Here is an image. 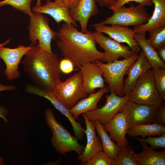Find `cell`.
Instances as JSON below:
<instances>
[{
    "instance_id": "obj_4",
    "label": "cell",
    "mask_w": 165,
    "mask_h": 165,
    "mask_svg": "<svg viewBox=\"0 0 165 165\" xmlns=\"http://www.w3.org/2000/svg\"><path fill=\"white\" fill-rule=\"evenodd\" d=\"M138 53L131 56L110 63H104L100 60L95 63L101 69L105 81L108 84L109 91L117 95L123 96L124 76L130 66L138 58Z\"/></svg>"
},
{
    "instance_id": "obj_9",
    "label": "cell",
    "mask_w": 165,
    "mask_h": 165,
    "mask_svg": "<svg viewBox=\"0 0 165 165\" xmlns=\"http://www.w3.org/2000/svg\"><path fill=\"white\" fill-rule=\"evenodd\" d=\"M130 93L122 97L117 95L113 92L105 95V104L100 108L82 113L89 120H98L102 124H105L112 119L118 113L122 111L124 106L129 100Z\"/></svg>"
},
{
    "instance_id": "obj_22",
    "label": "cell",
    "mask_w": 165,
    "mask_h": 165,
    "mask_svg": "<svg viewBox=\"0 0 165 165\" xmlns=\"http://www.w3.org/2000/svg\"><path fill=\"white\" fill-rule=\"evenodd\" d=\"M109 91L108 87L100 89L96 92L90 94L87 97L79 100L70 112L74 118L77 120L81 114L97 108V104L103 95Z\"/></svg>"
},
{
    "instance_id": "obj_42",
    "label": "cell",
    "mask_w": 165,
    "mask_h": 165,
    "mask_svg": "<svg viewBox=\"0 0 165 165\" xmlns=\"http://www.w3.org/2000/svg\"><path fill=\"white\" fill-rule=\"evenodd\" d=\"M41 5V0H37L36 6H39Z\"/></svg>"
},
{
    "instance_id": "obj_13",
    "label": "cell",
    "mask_w": 165,
    "mask_h": 165,
    "mask_svg": "<svg viewBox=\"0 0 165 165\" xmlns=\"http://www.w3.org/2000/svg\"><path fill=\"white\" fill-rule=\"evenodd\" d=\"M92 33L96 43L105 51V61L107 63L113 62L120 57L128 58L134 53L128 46L121 44L102 33Z\"/></svg>"
},
{
    "instance_id": "obj_34",
    "label": "cell",
    "mask_w": 165,
    "mask_h": 165,
    "mask_svg": "<svg viewBox=\"0 0 165 165\" xmlns=\"http://www.w3.org/2000/svg\"><path fill=\"white\" fill-rule=\"evenodd\" d=\"M59 67L61 71L65 74L72 72L74 69V64L69 59L64 57L59 62Z\"/></svg>"
},
{
    "instance_id": "obj_16",
    "label": "cell",
    "mask_w": 165,
    "mask_h": 165,
    "mask_svg": "<svg viewBox=\"0 0 165 165\" xmlns=\"http://www.w3.org/2000/svg\"><path fill=\"white\" fill-rule=\"evenodd\" d=\"M86 125L84 132L87 142L83 152L78 155L77 158L80 165L87 162L99 151L103 150V147L100 137L97 136L94 122L88 119L83 116Z\"/></svg>"
},
{
    "instance_id": "obj_28",
    "label": "cell",
    "mask_w": 165,
    "mask_h": 165,
    "mask_svg": "<svg viewBox=\"0 0 165 165\" xmlns=\"http://www.w3.org/2000/svg\"><path fill=\"white\" fill-rule=\"evenodd\" d=\"M149 37L147 40L155 50L165 46V25L149 32Z\"/></svg>"
},
{
    "instance_id": "obj_33",
    "label": "cell",
    "mask_w": 165,
    "mask_h": 165,
    "mask_svg": "<svg viewBox=\"0 0 165 165\" xmlns=\"http://www.w3.org/2000/svg\"><path fill=\"white\" fill-rule=\"evenodd\" d=\"M131 2H135L142 5L144 6L152 5V0H119L114 5L108 8L114 12L126 4Z\"/></svg>"
},
{
    "instance_id": "obj_21",
    "label": "cell",
    "mask_w": 165,
    "mask_h": 165,
    "mask_svg": "<svg viewBox=\"0 0 165 165\" xmlns=\"http://www.w3.org/2000/svg\"><path fill=\"white\" fill-rule=\"evenodd\" d=\"M154 9L152 15L145 24L134 26L135 33H146L165 25V0H152Z\"/></svg>"
},
{
    "instance_id": "obj_26",
    "label": "cell",
    "mask_w": 165,
    "mask_h": 165,
    "mask_svg": "<svg viewBox=\"0 0 165 165\" xmlns=\"http://www.w3.org/2000/svg\"><path fill=\"white\" fill-rule=\"evenodd\" d=\"M94 122L96 131L101 140L103 150L109 157L115 160L121 148L112 141L101 123L97 120Z\"/></svg>"
},
{
    "instance_id": "obj_2",
    "label": "cell",
    "mask_w": 165,
    "mask_h": 165,
    "mask_svg": "<svg viewBox=\"0 0 165 165\" xmlns=\"http://www.w3.org/2000/svg\"><path fill=\"white\" fill-rule=\"evenodd\" d=\"M59 63L56 53L43 49L38 44L33 46L22 61L25 73L34 85L52 92L61 80Z\"/></svg>"
},
{
    "instance_id": "obj_17",
    "label": "cell",
    "mask_w": 165,
    "mask_h": 165,
    "mask_svg": "<svg viewBox=\"0 0 165 165\" xmlns=\"http://www.w3.org/2000/svg\"><path fill=\"white\" fill-rule=\"evenodd\" d=\"M152 68L141 50L137 59L130 66L126 73L127 76L124 82L123 95L130 93L138 79Z\"/></svg>"
},
{
    "instance_id": "obj_24",
    "label": "cell",
    "mask_w": 165,
    "mask_h": 165,
    "mask_svg": "<svg viewBox=\"0 0 165 165\" xmlns=\"http://www.w3.org/2000/svg\"><path fill=\"white\" fill-rule=\"evenodd\" d=\"M145 35L146 33H135L134 38L141 48L152 68L159 67L165 69V62L160 59L157 50L148 42Z\"/></svg>"
},
{
    "instance_id": "obj_38",
    "label": "cell",
    "mask_w": 165,
    "mask_h": 165,
    "mask_svg": "<svg viewBox=\"0 0 165 165\" xmlns=\"http://www.w3.org/2000/svg\"><path fill=\"white\" fill-rule=\"evenodd\" d=\"M8 113L7 109L4 106L0 105V117L6 123H7L8 121V119L6 118Z\"/></svg>"
},
{
    "instance_id": "obj_19",
    "label": "cell",
    "mask_w": 165,
    "mask_h": 165,
    "mask_svg": "<svg viewBox=\"0 0 165 165\" xmlns=\"http://www.w3.org/2000/svg\"><path fill=\"white\" fill-rule=\"evenodd\" d=\"M96 3L95 0H80L75 8L69 10L72 19L75 22L79 23L81 31L83 33H86L88 31L89 19L98 13Z\"/></svg>"
},
{
    "instance_id": "obj_8",
    "label": "cell",
    "mask_w": 165,
    "mask_h": 165,
    "mask_svg": "<svg viewBox=\"0 0 165 165\" xmlns=\"http://www.w3.org/2000/svg\"><path fill=\"white\" fill-rule=\"evenodd\" d=\"M140 4H131L129 7L124 6L113 12V14L95 25L118 24L124 26H138L146 24L151 16Z\"/></svg>"
},
{
    "instance_id": "obj_3",
    "label": "cell",
    "mask_w": 165,
    "mask_h": 165,
    "mask_svg": "<svg viewBox=\"0 0 165 165\" xmlns=\"http://www.w3.org/2000/svg\"><path fill=\"white\" fill-rule=\"evenodd\" d=\"M45 116L46 122L52 133V145L57 152L64 155L74 151L79 155L83 152L84 145L80 144L78 139L71 134L57 120L52 109L50 108L46 109Z\"/></svg>"
},
{
    "instance_id": "obj_31",
    "label": "cell",
    "mask_w": 165,
    "mask_h": 165,
    "mask_svg": "<svg viewBox=\"0 0 165 165\" xmlns=\"http://www.w3.org/2000/svg\"><path fill=\"white\" fill-rule=\"evenodd\" d=\"M82 165H115V161L109 157L103 150H101Z\"/></svg>"
},
{
    "instance_id": "obj_37",
    "label": "cell",
    "mask_w": 165,
    "mask_h": 165,
    "mask_svg": "<svg viewBox=\"0 0 165 165\" xmlns=\"http://www.w3.org/2000/svg\"><path fill=\"white\" fill-rule=\"evenodd\" d=\"M101 6L111 7L114 5L119 0H95Z\"/></svg>"
},
{
    "instance_id": "obj_20",
    "label": "cell",
    "mask_w": 165,
    "mask_h": 165,
    "mask_svg": "<svg viewBox=\"0 0 165 165\" xmlns=\"http://www.w3.org/2000/svg\"><path fill=\"white\" fill-rule=\"evenodd\" d=\"M32 10L33 12L49 15L58 23L64 21L75 27L77 25L71 17L69 10L54 1H46L42 5L33 7Z\"/></svg>"
},
{
    "instance_id": "obj_29",
    "label": "cell",
    "mask_w": 165,
    "mask_h": 165,
    "mask_svg": "<svg viewBox=\"0 0 165 165\" xmlns=\"http://www.w3.org/2000/svg\"><path fill=\"white\" fill-rule=\"evenodd\" d=\"M156 89L163 100L165 99V69L154 67L151 68Z\"/></svg>"
},
{
    "instance_id": "obj_36",
    "label": "cell",
    "mask_w": 165,
    "mask_h": 165,
    "mask_svg": "<svg viewBox=\"0 0 165 165\" xmlns=\"http://www.w3.org/2000/svg\"><path fill=\"white\" fill-rule=\"evenodd\" d=\"M80 0H54L58 4L68 9L69 10L75 8Z\"/></svg>"
},
{
    "instance_id": "obj_40",
    "label": "cell",
    "mask_w": 165,
    "mask_h": 165,
    "mask_svg": "<svg viewBox=\"0 0 165 165\" xmlns=\"http://www.w3.org/2000/svg\"><path fill=\"white\" fill-rule=\"evenodd\" d=\"M156 50L160 59L165 62V46L160 48Z\"/></svg>"
},
{
    "instance_id": "obj_27",
    "label": "cell",
    "mask_w": 165,
    "mask_h": 165,
    "mask_svg": "<svg viewBox=\"0 0 165 165\" xmlns=\"http://www.w3.org/2000/svg\"><path fill=\"white\" fill-rule=\"evenodd\" d=\"M115 161V165H141L132 147L128 144L121 148Z\"/></svg>"
},
{
    "instance_id": "obj_32",
    "label": "cell",
    "mask_w": 165,
    "mask_h": 165,
    "mask_svg": "<svg viewBox=\"0 0 165 165\" xmlns=\"http://www.w3.org/2000/svg\"><path fill=\"white\" fill-rule=\"evenodd\" d=\"M138 140L143 141L149 144L151 147L156 149L158 148H165V133H163L157 137H152L150 136L146 138L134 137Z\"/></svg>"
},
{
    "instance_id": "obj_10",
    "label": "cell",
    "mask_w": 165,
    "mask_h": 165,
    "mask_svg": "<svg viewBox=\"0 0 165 165\" xmlns=\"http://www.w3.org/2000/svg\"><path fill=\"white\" fill-rule=\"evenodd\" d=\"M158 108L128 100L121 112L125 114L128 129L136 125L155 122Z\"/></svg>"
},
{
    "instance_id": "obj_30",
    "label": "cell",
    "mask_w": 165,
    "mask_h": 165,
    "mask_svg": "<svg viewBox=\"0 0 165 165\" xmlns=\"http://www.w3.org/2000/svg\"><path fill=\"white\" fill-rule=\"evenodd\" d=\"M34 0H4L0 2V7L5 5L13 8L29 16L32 13L31 5Z\"/></svg>"
},
{
    "instance_id": "obj_43",
    "label": "cell",
    "mask_w": 165,
    "mask_h": 165,
    "mask_svg": "<svg viewBox=\"0 0 165 165\" xmlns=\"http://www.w3.org/2000/svg\"><path fill=\"white\" fill-rule=\"evenodd\" d=\"M49 0H46V1H49Z\"/></svg>"
},
{
    "instance_id": "obj_35",
    "label": "cell",
    "mask_w": 165,
    "mask_h": 165,
    "mask_svg": "<svg viewBox=\"0 0 165 165\" xmlns=\"http://www.w3.org/2000/svg\"><path fill=\"white\" fill-rule=\"evenodd\" d=\"M155 122L162 125L165 124V106L163 104V105L158 107Z\"/></svg>"
},
{
    "instance_id": "obj_25",
    "label": "cell",
    "mask_w": 165,
    "mask_h": 165,
    "mask_svg": "<svg viewBox=\"0 0 165 165\" xmlns=\"http://www.w3.org/2000/svg\"><path fill=\"white\" fill-rule=\"evenodd\" d=\"M165 133L164 125L156 122L147 124H140L128 128L127 134L132 137L141 136L142 138L151 136H160Z\"/></svg>"
},
{
    "instance_id": "obj_39",
    "label": "cell",
    "mask_w": 165,
    "mask_h": 165,
    "mask_svg": "<svg viewBox=\"0 0 165 165\" xmlns=\"http://www.w3.org/2000/svg\"><path fill=\"white\" fill-rule=\"evenodd\" d=\"M17 89V87L14 85H5L0 83V92L4 91L14 90Z\"/></svg>"
},
{
    "instance_id": "obj_5",
    "label": "cell",
    "mask_w": 165,
    "mask_h": 165,
    "mask_svg": "<svg viewBox=\"0 0 165 165\" xmlns=\"http://www.w3.org/2000/svg\"><path fill=\"white\" fill-rule=\"evenodd\" d=\"M128 100L157 107L163 105L156 86L151 68L138 79L130 93Z\"/></svg>"
},
{
    "instance_id": "obj_23",
    "label": "cell",
    "mask_w": 165,
    "mask_h": 165,
    "mask_svg": "<svg viewBox=\"0 0 165 165\" xmlns=\"http://www.w3.org/2000/svg\"><path fill=\"white\" fill-rule=\"evenodd\" d=\"M143 148V151L135 153L141 165H165V151L158 152L148 146L145 142L139 140Z\"/></svg>"
},
{
    "instance_id": "obj_41",
    "label": "cell",
    "mask_w": 165,
    "mask_h": 165,
    "mask_svg": "<svg viewBox=\"0 0 165 165\" xmlns=\"http://www.w3.org/2000/svg\"><path fill=\"white\" fill-rule=\"evenodd\" d=\"M10 41V39H9L7 40L5 42H4L3 43H2L0 44V47H1V46H4L5 45H6V44H7V43H8Z\"/></svg>"
},
{
    "instance_id": "obj_1",
    "label": "cell",
    "mask_w": 165,
    "mask_h": 165,
    "mask_svg": "<svg viewBox=\"0 0 165 165\" xmlns=\"http://www.w3.org/2000/svg\"><path fill=\"white\" fill-rule=\"evenodd\" d=\"M57 32L58 48L64 57L70 60L76 67L80 68L97 60L105 61L104 53L97 49L92 32L83 33L73 24L66 23Z\"/></svg>"
},
{
    "instance_id": "obj_11",
    "label": "cell",
    "mask_w": 165,
    "mask_h": 165,
    "mask_svg": "<svg viewBox=\"0 0 165 165\" xmlns=\"http://www.w3.org/2000/svg\"><path fill=\"white\" fill-rule=\"evenodd\" d=\"M25 89L28 93L38 95L49 100L54 107L66 116L71 123L75 137L78 140H82L84 136L85 129L81 123L74 118L68 109L55 95L52 92L40 88L35 85L28 84Z\"/></svg>"
},
{
    "instance_id": "obj_14",
    "label": "cell",
    "mask_w": 165,
    "mask_h": 165,
    "mask_svg": "<svg viewBox=\"0 0 165 165\" xmlns=\"http://www.w3.org/2000/svg\"><path fill=\"white\" fill-rule=\"evenodd\" d=\"M95 31L105 33L114 40L119 43H125L127 44L134 53H139L140 48L134 38L135 32L133 29L128 27L118 24L95 25Z\"/></svg>"
},
{
    "instance_id": "obj_6",
    "label": "cell",
    "mask_w": 165,
    "mask_h": 165,
    "mask_svg": "<svg viewBox=\"0 0 165 165\" xmlns=\"http://www.w3.org/2000/svg\"><path fill=\"white\" fill-rule=\"evenodd\" d=\"M30 17L28 29L29 38L31 42L30 45H35L38 42L41 48L52 52L51 41L57 38V32L51 28L48 17L43 14L33 11Z\"/></svg>"
},
{
    "instance_id": "obj_7",
    "label": "cell",
    "mask_w": 165,
    "mask_h": 165,
    "mask_svg": "<svg viewBox=\"0 0 165 165\" xmlns=\"http://www.w3.org/2000/svg\"><path fill=\"white\" fill-rule=\"evenodd\" d=\"M52 92L69 109L79 100L88 96L83 89L80 71L68 77L64 81L60 80Z\"/></svg>"
},
{
    "instance_id": "obj_15",
    "label": "cell",
    "mask_w": 165,
    "mask_h": 165,
    "mask_svg": "<svg viewBox=\"0 0 165 165\" xmlns=\"http://www.w3.org/2000/svg\"><path fill=\"white\" fill-rule=\"evenodd\" d=\"M83 89L87 94L94 93L98 88L105 87L103 73L95 62H90L80 68Z\"/></svg>"
},
{
    "instance_id": "obj_18",
    "label": "cell",
    "mask_w": 165,
    "mask_h": 165,
    "mask_svg": "<svg viewBox=\"0 0 165 165\" xmlns=\"http://www.w3.org/2000/svg\"><path fill=\"white\" fill-rule=\"evenodd\" d=\"M105 130L109 133V136L120 148L128 144L126 137L128 129L126 116L123 112L117 113L107 123L102 124Z\"/></svg>"
},
{
    "instance_id": "obj_12",
    "label": "cell",
    "mask_w": 165,
    "mask_h": 165,
    "mask_svg": "<svg viewBox=\"0 0 165 165\" xmlns=\"http://www.w3.org/2000/svg\"><path fill=\"white\" fill-rule=\"evenodd\" d=\"M33 46L30 45L26 46L20 45L13 49L3 46L0 47V58L6 64L5 75L7 79L13 80L20 76V73L18 69L19 64L23 57L33 48Z\"/></svg>"
}]
</instances>
